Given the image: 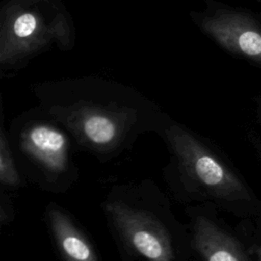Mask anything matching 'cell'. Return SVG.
<instances>
[{
  "label": "cell",
  "instance_id": "cell-2",
  "mask_svg": "<svg viewBox=\"0 0 261 261\" xmlns=\"http://www.w3.org/2000/svg\"><path fill=\"white\" fill-rule=\"evenodd\" d=\"M167 138L182 169L209 193L228 200L250 198L243 182L192 135L174 125Z\"/></svg>",
  "mask_w": 261,
  "mask_h": 261
},
{
  "label": "cell",
  "instance_id": "cell-8",
  "mask_svg": "<svg viewBox=\"0 0 261 261\" xmlns=\"http://www.w3.org/2000/svg\"><path fill=\"white\" fill-rule=\"evenodd\" d=\"M50 221L56 242L66 261H98L82 232L59 210H50Z\"/></svg>",
  "mask_w": 261,
  "mask_h": 261
},
{
  "label": "cell",
  "instance_id": "cell-5",
  "mask_svg": "<svg viewBox=\"0 0 261 261\" xmlns=\"http://www.w3.org/2000/svg\"><path fill=\"white\" fill-rule=\"evenodd\" d=\"M55 115L61 119L83 142L97 147L115 143L123 132L127 114L90 105L56 108Z\"/></svg>",
  "mask_w": 261,
  "mask_h": 261
},
{
  "label": "cell",
  "instance_id": "cell-4",
  "mask_svg": "<svg viewBox=\"0 0 261 261\" xmlns=\"http://www.w3.org/2000/svg\"><path fill=\"white\" fill-rule=\"evenodd\" d=\"M201 27L227 51L261 64V27L250 16L219 10L203 18Z\"/></svg>",
  "mask_w": 261,
  "mask_h": 261
},
{
  "label": "cell",
  "instance_id": "cell-1",
  "mask_svg": "<svg viewBox=\"0 0 261 261\" xmlns=\"http://www.w3.org/2000/svg\"><path fill=\"white\" fill-rule=\"evenodd\" d=\"M43 0H14L1 14L0 63L3 66L39 52L52 41L65 42L69 30L65 17L41 8Z\"/></svg>",
  "mask_w": 261,
  "mask_h": 261
},
{
  "label": "cell",
  "instance_id": "cell-6",
  "mask_svg": "<svg viewBox=\"0 0 261 261\" xmlns=\"http://www.w3.org/2000/svg\"><path fill=\"white\" fill-rule=\"evenodd\" d=\"M24 153L33 157L46 169L61 172L67 166V141L57 128L37 124L25 129L20 137Z\"/></svg>",
  "mask_w": 261,
  "mask_h": 261
},
{
  "label": "cell",
  "instance_id": "cell-7",
  "mask_svg": "<svg viewBox=\"0 0 261 261\" xmlns=\"http://www.w3.org/2000/svg\"><path fill=\"white\" fill-rule=\"evenodd\" d=\"M193 246L205 261H248L239 243L205 217L196 220Z\"/></svg>",
  "mask_w": 261,
  "mask_h": 261
},
{
  "label": "cell",
  "instance_id": "cell-3",
  "mask_svg": "<svg viewBox=\"0 0 261 261\" xmlns=\"http://www.w3.org/2000/svg\"><path fill=\"white\" fill-rule=\"evenodd\" d=\"M106 210L132 247L148 261H172L168 234L151 215L120 202L108 203Z\"/></svg>",
  "mask_w": 261,
  "mask_h": 261
},
{
  "label": "cell",
  "instance_id": "cell-10",
  "mask_svg": "<svg viewBox=\"0 0 261 261\" xmlns=\"http://www.w3.org/2000/svg\"><path fill=\"white\" fill-rule=\"evenodd\" d=\"M258 255H259V259L261 261V246L259 247V250H258Z\"/></svg>",
  "mask_w": 261,
  "mask_h": 261
},
{
  "label": "cell",
  "instance_id": "cell-9",
  "mask_svg": "<svg viewBox=\"0 0 261 261\" xmlns=\"http://www.w3.org/2000/svg\"><path fill=\"white\" fill-rule=\"evenodd\" d=\"M0 179L2 184L8 186H17L19 184V175L3 133H1L0 138Z\"/></svg>",
  "mask_w": 261,
  "mask_h": 261
}]
</instances>
